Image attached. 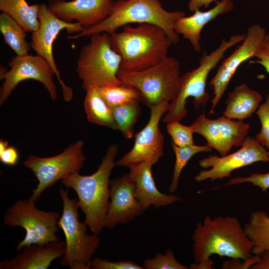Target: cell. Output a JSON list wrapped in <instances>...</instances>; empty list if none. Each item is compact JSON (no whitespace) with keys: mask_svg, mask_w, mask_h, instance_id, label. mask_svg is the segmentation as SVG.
I'll return each mask as SVG.
<instances>
[{"mask_svg":"<svg viewBox=\"0 0 269 269\" xmlns=\"http://www.w3.org/2000/svg\"><path fill=\"white\" fill-rule=\"evenodd\" d=\"M195 263L212 255L245 260L252 253L254 244L239 219L235 216H206L197 224L192 236Z\"/></svg>","mask_w":269,"mask_h":269,"instance_id":"obj_1","label":"cell"},{"mask_svg":"<svg viewBox=\"0 0 269 269\" xmlns=\"http://www.w3.org/2000/svg\"><path fill=\"white\" fill-rule=\"evenodd\" d=\"M118 151V145L111 144L93 174L84 175L75 172L60 180L67 188L75 191L79 208L85 215L84 222L93 233L97 235L105 228L110 202V177L116 166Z\"/></svg>","mask_w":269,"mask_h":269,"instance_id":"obj_2","label":"cell"},{"mask_svg":"<svg viewBox=\"0 0 269 269\" xmlns=\"http://www.w3.org/2000/svg\"><path fill=\"white\" fill-rule=\"evenodd\" d=\"M113 48L121 56L120 70L139 71L158 63L167 56L173 44L161 27L140 23L123 27L120 32L110 34Z\"/></svg>","mask_w":269,"mask_h":269,"instance_id":"obj_3","label":"cell"},{"mask_svg":"<svg viewBox=\"0 0 269 269\" xmlns=\"http://www.w3.org/2000/svg\"><path fill=\"white\" fill-rule=\"evenodd\" d=\"M186 15L181 11H169L162 6L159 0H117L114 1L108 16L99 23L87 28L69 39H77L102 32L111 34L131 23H151L165 31L173 44L179 41L174 30L175 22Z\"/></svg>","mask_w":269,"mask_h":269,"instance_id":"obj_4","label":"cell"},{"mask_svg":"<svg viewBox=\"0 0 269 269\" xmlns=\"http://www.w3.org/2000/svg\"><path fill=\"white\" fill-rule=\"evenodd\" d=\"M245 35L235 34L226 41L223 39L220 45L209 54L206 52L199 60L198 66L181 76L179 92L176 98L169 103V109L162 119L167 124L180 122L186 116L187 99L193 98L195 108L204 106L209 99L206 90L207 79L210 72L223 58L225 52L240 42H242Z\"/></svg>","mask_w":269,"mask_h":269,"instance_id":"obj_5","label":"cell"},{"mask_svg":"<svg viewBox=\"0 0 269 269\" xmlns=\"http://www.w3.org/2000/svg\"><path fill=\"white\" fill-rule=\"evenodd\" d=\"M63 210L58 222L65 236V253L60 264L70 269H90L91 263L101 239L98 235L89 234L87 226L79 219L78 200L70 198L68 189H59Z\"/></svg>","mask_w":269,"mask_h":269,"instance_id":"obj_6","label":"cell"},{"mask_svg":"<svg viewBox=\"0 0 269 269\" xmlns=\"http://www.w3.org/2000/svg\"><path fill=\"white\" fill-rule=\"evenodd\" d=\"M180 63L174 57L166 56L157 64L135 71L120 70L119 79L137 89L141 101L149 108L177 97L180 86Z\"/></svg>","mask_w":269,"mask_h":269,"instance_id":"obj_7","label":"cell"},{"mask_svg":"<svg viewBox=\"0 0 269 269\" xmlns=\"http://www.w3.org/2000/svg\"><path fill=\"white\" fill-rule=\"evenodd\" d=\"M122 59L113 48L110 34L102 32L90 36L77 60L76 72L86 91L92 86L98 87L122 84L118 77Z\"/></svg>","mask_w":269,"mask_h":269,"instance_id":"obj_8","label":"cell"},{"mask_svg":"<svg viewBox=\"0 0 269 269\" xmlns=\"http://www.w3.org/2000/svg\"><path fill=\"white\" fill-rule=\"evenodd\" d=\"M31 197L18 200L8 208L3 218V224L11 227H20L25 231L23 239L16 246L18 253L25 246L59 241L56 233L60 217L56 212L37 209Z\"/></svg>","mask_w":269,"mask_h":269,"instance_id":"obj_9","label":"cell"},{"mask_svg":"<svg viewBox=\"0 0 269 269\" xmlns=\"http://www.w3.org/2000/svg\"><path fill=\"white\" fill-rule=\"evenodd\" d=\"M84 145V141L79 140L53 156L42 157L33 154L28 156L23 165L31 170L38 181L30 196L35 201L57 181L70 174L79 172L86 160Z\"/></svg>","mask_w":269,"mask_h":269,"instance_id":"obj_10","label":"cell"},{"mask_svg":"<svg viewBox=\"0 0 269 269\" xmlns=\"http://www.w3.org/2000/svg\"><path fill=\"white\" fill-rule=\"evenodd\" d=\"M38 18V28L32 32V48L37 54L44 58L52 69L62 89L63 98L70 101L73 96V91L62 80L55 64L53 54V45L59 32L65 29L68 34L80 33L84 29L78 22L69 23L58 18L44 3L39 4Z\"/></svg>","mask_w":269,"mask_h":269,"instance_id":"obj_11","label":"cell"},{"mask_svg":"<svg viewBox=\"0 0 269 269\" xmlns=\"http://www.w3.org/2000/svg\"><path fill=\"white\" fill-rule=\"evenodd\" d=\"M9 69L0 72L3 81L0 88V105H2L21 81L32 79L43 84L53 101L57 99L56 86L53 81L52 69L41 56L26 55L13 57L8 63Z\"/></svg>","mask_w":269,"mask_h":269,"instance_id":"obj_12","label":"cell"},{"mask_svg":"<svg viewBox=\"0 0 269 269\" xmlns=\"http://www.w3.org/2000/svg\"><path fill=\"white\" fill-rule=\"evenodd\" d=\"M269 162V153L263 145L254 138L246 137L241 148L225 156L211 155L199 161L203 168L195 177L200 182L206 180L215 181L229 177L235 170L257 162Z\"/></svg>","mask_w":269,"mask_h":269,"instance_id":"obj_13","label":"cell"},{"mask_svg":"<svg viewBox=\"0 0 269 269\" xmlns=\"http://www.w3.org/2000/svg\"><path fill=\"white\" fill-rule=\"evenodd\" d=\"M165 101L150 108V118L145 127L135 134L132 148L116 161V166L129 167L143 162L153 165L163 155L164 135L159 127L162 116L168 111Z\"/></svg>","mask_w":269,"mask_h":269,"instance_id":"obj_14","label":"cell"},{"mask_svg":"<svg viewBox=\"0 0 269 269\" xmlns=\"http://www.w3.org/2000/svg\"><path fill=\"white\" fill-rule=\"evenodd\" d=\"M194 133L203 136L206 145L225 156L233 146L242 145L250 127L240 121L229 119L224 115L216 119L207 118L203 113L190 125Z\"/></svg>","mask_w":269,"mask_h":269,"instance_id":"obj_15","label":"cell"},{"mask_svg":"<svg viewBox=\"0 0 269 269\" xmlns=\"http://www.w3.org/2000/svg\"><path fill=\"white\" fill-rule=\"evenodd\" d=\"M266 34L265 29L260 25L250 26L242 44L218 67L209 83L213 89V98L209 115L214 113V109L238 68L244 62L255 57Z\"/></svg>","mask_w":269,"mask_h":269,"instance_id":"obj_16","label":"cell"},{"mask_svg":"<svg viewBox=\"0 0 269 269\" xmlns=\"http://www.w3.org/2000/svg\"><path fill=\"white\" fill-rule=\"evenodd\" d=\"M110 189L105 228L112 229L118 225L128 223L147 209L136 199L134 183L129 173L110 179Z\"/></svg>","mask_w":269,"mask_h":269,"instance_id":"obj_17","label":"cell"},{"mask_svg":"<svg viewBox=\"0 0 269 269\" xmlns=\"http://www.w3.org/2000/svg\"><path fill=\"white\" fill-rule=\"evenodd\" d=\"M113 0H50L48 8L58 18L69 23L78 22L84 28L94 26L110 13Z\"/></svg>","mask_w":269,"mask_h":269,"instance_id":"obj_18","label":"cell"},{"mask_svg":"<svg viewBox=\"0 0 269 269\" xmlns=\"http://www.w3.org/2000/svg\"><path fill=\"white\" fill-rule=\"evenodd\" d=\"M65 248V242L59 240L27 246L14 258L0 262V269H47L64 255Z\"/></svg>","mask_w":269,"mask_h":269,"instance_id":"obj_19","label":"cell"},{"mask_svg":"<svg viewBox=\"0 0 269 269\" xmlns=\"http://www.w3.org/2000/svg\"><path fill=\"white\" fill-rule=\"evenodd\" d=\"M150 162H143L130 166V175L135 186V195L145 208H158L181 201L182 198L173 194H165L157 188L152 177Z\"/></svg>","mask_w":269,"mask_h":269,"instance_id":"obj_20","label":"cell"},{"mask_svg":"<svg viewBox=\"0 0 269 269\" xmlns=\"http://www.w3.org/2000/svg\"><path fill=\"white\" fill-rule=\"evenodd\" d=\"M233 7L232 0H222L206 11L196 8L192 15L179 18L175 23L174 30L177 34L188 40L195 51L199 52L201 49V32L204 27L218 16L231 11Z\"/></svg>","mask_w":269,"mask_h":269,"instance_id":"obj_21","label":"cell"},{"mask_svg":"<svg viewBox=\"0 0 269 269\" xmlns=\"http://www.w3.org/2000/svg\"><path fill=\"white\" fill-rule=\"evenodd\" d=\"M262 101L261 93L243 83L229 93L223 115L230 119L243 121L257 111Z\"/></svg>","mask_w":269,"mask_h":269,"instance_id":"obj_22","label":"cell"},{"mask_svg":"<svg viewBox=\"0 0 269 269\" xmlns=\"http://www.w3.org/2000/svg\"><path fill=\"white\" fill-rule=\"evenodd\" d=\"M84 109L89 122L98 125L117 130L112 107L105 101L96 86L86 91Z\"/></svg>","mask_w":269,"mask_h":269,"instance_id":"obj_23","label":"cell"},{"mask_svg":"<svg viewBox=\"0 0 269 269\" xmlns=\"http://www.w3.org/2000/svg\"><path fill=\"white\" fill-rule=\"evenodd\" d=\"M39 4L29 5L25 0H0V10L11 16L26 32H33L39 27Z\"/></svg>","mask_w":269,"mask_h":269,"instance_id":"obj_24","label":"cell"},{"mask_svg":"<svg viewBox=\"0 0 269 269\" xmlns=\"http://www.w3.org/2000/svg\"><path fill=\"white\" fill-rule=\"evenodd\" d=\"M247 235L252 241L253 255L269 251V216L264 210L253 211L244 225Z\"/></svg>","mask_w":269,"mask_h":269,"instance_id":"obj_25","label":"cell"},{"mask_svg":"<svg viewBox=\"0 0 269 269\" xmlns=\"http://www.w3.org/2000/svg\"><path fill=\"white\" fill-rule=\"evenodd\" d=\"M0 31L5 42L16 55L28 54L32 47L25 39L26 31L15 20L4 12L0 14Z\"/></svg>","mask_w":269,"mask_h":269,"instance_id":"obj_26","label":"cell"},{"mask_svg":"<svg viewBox=\"0 0 269 269\" xmlns=\"http://www.w3.org/2000/svg\"><path fill=\"white\" fill-rule=\"evenodd\" d=\"M139 101L134 100L112 107L117 130L128 139L134 136V129L140 115Z\"/></svg>","mask_w":269,"mask_h":269,"instance_id":"obj_27","label":"cell"},{"mask_svg":"<svg viewBox=\"0 0 269 269\" xmlns=\"http://www.w3.org/2000/svg\"><path fill=\"white\" fill-rule=\"evenodd\" d=\"M172 147L175 154L176 159L174 166L173 176L168 190L171 193H174L178 187L179 180L182 170L189 160L196 153L201 152H210L212 148L204 145L193 144L178 146L173 142Z\"/></svg>","mask_w":269,"mask_h":269,"instance_id":"obj_28","label":"cell"},{"mask_svg":"<svg viewBox=\"0 0 269 269\" xmlns=\"http://www.w3.org/2000/svg\"><path fill=\"white\" fill-rule=\"evenodd\" d=\"M96 87L111 107L134 100L141 101V94L137 89L123 83L119 85Z\"/></svg>","mask_w":269,"mask_h":269,"instance_id":"obj_29","label":"cell"},{"mask_svg":"<svg viewBox=\"0 0 269 269\" xmlns=\"http://www.w3.org/2000/svg\"><path fill=\"white\" fill-rule=\"evenodd\" d=\"M143 266L146 269H187L189 268L179 263L173 251L168 248L164 254H157L153 258L145 259Z\"/></svg>","mask_w":269,"mask_h":269,"instance_id":"obj_30","label":"cell"},{"mask_svg":"<svg viewBox=\"0 0 269 269\" xmlns=\"http://www.w3.org/2000/svg\"><path fill=\"white\" fill-rule=\"evenodd\" d=\"M166 129L172 139V142L178 146L193 144V134L192 128L183 125L179 122L167 124Z\"/></svg>","mask_w":269,"mask_h":269,"instance_id":"obj_31","label":"cell"},{"mask_svg":"<svg viewBox=\"0 0 269 269\" xmlns=\"http://www.w3.org/2000/svg\"><path fill=\"white\" fill-rule=\"evenodd\" d=\"M256 114L261 123V130L256 135L255 139L267 148L269 153V94L265 101L259 106Z\"/></svg>","mask_w":269,"mask_h":269,"instance_id":"obj_32","label":"cell"},{"mask_svg":"<svg viewBox=\"0 0 269 269\" xmlns=\"http://www.w3.org/2000/svg\"><path fill=\"white\" fill-rule=\"evenodd\" d=\"M245 183H251L259 187L263 192H266L269 189V171L263 173H254L247 176L233 178L225 184V186H229Z\"/></svg>","mask_w":269,"mask_h":269,"instance_id":"obj_33","label":"cell"},{"mask_svg":"<svg viewBox=\"0 0 269 269\" xmlns=\"http://www.w3.org/2000/svg\"><path fill=\"white\" fill-rule=\"evenodd\" d=\"M92 269H142L144 268L131 261L111 262L98 257L93 258L91 263Z\"/></svg>","mask_w":269,"mask_h":269,"instance_id":"obj_34","label":"cell"},{"mask_svg":"<svg viewBox=\"0 0 269 269\" xmlns=\"http://www.w3.org/2000/svg\"><path fill=\"white\" fill-rule=\"evenodd\" d=\"M260 258V255H254L248 258L241 261V259L231 258L230 260L226 261L221 266L223 269H248L257 263Z\"/></svg>","mask_w":269,"mask_h":269,"instance_id":"obj_35","label":"cell"},{"mask_svg":"<svg viewBox=\"0 0 269 269\" xmlns=\"http://www.w3.org/2000/svg\"><path fill=\"white\" fill-rule=\"evenodd\" d=\"M254 63L262 65L269 74V33H267L260 47L255 54Z\"/></svg>","mask_w":269,"mask_h":269,"instance_id":"obj_36","label":"cell"},{"mask_svg":"<svg viewBox=\"0 0 269 269\" xmlns=\"http://www.w3.org/2000/svg\"><path fill=\"white\" fill-rule=\"evenodd\" d=\"M19 159V154L13 146H8L1 153H0V161L6 165H14Z\"/></svg>","mask_w":269,"mask_h":269,"instance_id":"obj_37","label":"cell"},{"mask_svg":"<svg viewBox=\"0 0 269 269\" xmlns=\"http://www.w3.org/2000/svg\"><path fill=\"white\" fill-rule=\"evenodd\" d=\"M260 258L257 263L251 269H269V251H265L260 255Z\"/></svg>","mask_w":269,"mask_h":269,"instance_id":"obj_38","label":"cell"},{"mask_svg":"<svg viewBox=\"0 0 269 269\" xmlns=\"http://www.w3.org/2000/svg\"><path fill=\"white\" fill-rule=\"evenodd\" d=\"M215 0H190L188 3L189 10L194 12L196 8L199 9L202 6L207 8L210 4Z\"/></svg>","mask_w":269,"mask_h":269,"instance_id":"obj_39","label":"cell"},{"mask_svg":"<svg viewBox=\"0 0 269 269\" xmlns=\"http://www.w3.org/2000/svg\"><path fill=\"white\" fill-rule=\"evenodd\" d=\"M214 261L209 259L200 263H191L189 269H212L214 266Z\"/></svg>","mask_w":269,"mask_h":269,"instance_id":"obj_40","label":"cell"},{"mask_svg":"<svg viewBox=\"0 0 269 269\" xmlns=\"http://www.w3.org/2000/svg\"><path fill=\"white\" fill-rule=\"evenodd\" d=\"M8 146V142L1 139L0 140V153H1Z\"/></svg>","mask_w":269,"mask_h":269,"instance_id":"obj_41","label":"cell"}]
</instances>
